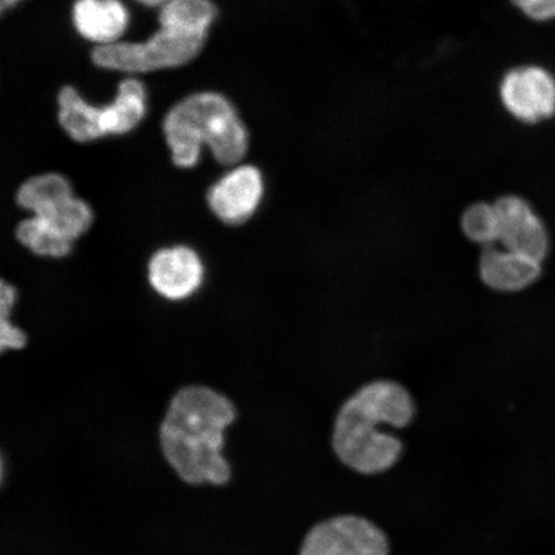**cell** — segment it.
<instances>
[{"label": "cell", "instance_id": "cell-1", "mask_svg": "<svg viewBox=\"0 0 555 555\" xmlns=\"http://www.w3.org/2000/svg\"><path fill=\"white\" fill-rule=\"evenodd\" d=\"M237 416L233 402L205 386L178 391L159 427L163 453L180 480L223 486L231 464L223 455L224 434Z\"/></svg>", "mask_w": 555, "mask_h": 555}, {"label": "cell", "instance_id": "cell-2", "mask_svg": "<svg viewBox=\"0 0 555 555\" xmlns=\"http://www.w3.org/2000/svg\"><path fill=\"white\" fill-rule=\"evenodd\" d=\"M415 414L412 395L393 380L366 384L344 402L333 428L332 447L338 460L362 475L391 469L400 460L402 443L380 426L404 428Z\"/></svg>", "mask_w": 555, "mask_h": 555}, {"label": "cell", "instance_id": "cell-3", "mask_svg": "<svg viewBox=\"0 0 555 555\" xmlns=\"http://www.w3.org/2000/svg\"><path fill=\"white\" fill-rule=\"evenodd\" d=\"M166 143L173 165L194 168L204 145L221 165H237L248 151V130L237 109L223 94L203 92L185 96L164 120Z\"/></svg>", "mask_w": 555, "mask_h": 555}, {"label": "cell", "instance_id": "cell-4", "mask_svg": "<svg viewBox=\"0 0 555 555\" xmlns=\"http://www.w3.org/2000/svg\"><path fill=\"white\" fill-rule=\"evenodd\" d=\"M145 111L147 93L142 82L134 78L122 80L115 100L103 107L92 106L69 86L62 88L59 94L61 127L79 143L130 133L142 122Z\"/></svg>", "mask_w": 555, "mask_h": 555}, {"label": "cell", "instance_id": "cell-5", "mask_svg": "<svg viewBox=\"0 0 555 555\" xmlns=\"http://www.w3.org/2000/svg\"><path fill=\"white\" fill-rule=\"evenodd\" d=\"M207 34L159 24V29L142 43L117 41L95 47L92 60L95 66L129 74L158 72L189 64L203 52Z\"/></svg>", "mask_w": 555, "mask_h": 555}, {"label": "cell", "instance_id": "cell-6", "mask_svg": "<svg viewBox=\"0 0 555 555\" xmlns=\"http://www.w3.org/2000/svg\"><path fill=\"white\" fill-rule=\"evenodd\" d=\"M498 96L505 113L520 124L551 120L555 116V75L535 64L512 67L499 81Z\"/></svg>", "mask_w": 555, "mask_h": 555}, {"label": "cell", "instance_id": "cell-7", "mask_svg": "<svg viewBox=\"0 0 555 555\" xmlns=\"http://www.w3.org/2000/svg\"><path fill=\"white\" fill-rule=\"evenodd\" d=\"M300 555H390V543L370 519L345 515L312 527Z\"/></svg>", "mask_w": 555, "mask_h": 555}, {"label": "cell", "instance_id": "cell-8", "mask_svg": "<svg viewBox=\"0 0 555 555\" xmlns=\"http://www.w3.org/2000/svg\"><path fill=\"white\" fill-rule=\"evenodd\" d=\"M263 192L261 171L253 165H240L211 185L207 204L223 223L240 225L258 211Z\"/></svg>", "mask_w": 555, "mask_h": 555}, {"label": "cell", "instance_id": "cell-9", "mask_svg": "<svg viewBox=\"0 0 555 555\" xmlns=\"http://www.w3.org/2000/svg\"><path fill=\"white\" fill-rule=\"evenodd\" d=\"M499 219L498 243L513 253L543 261L550 240L541 221L525 199L505 196L495 203Z\"/></svg>", "mask_w": 555, "mask_h": 555}, {"label": "cell", "instance_id": "cell-10", "mask_svg": "<svg viewBox=\"0 0 555 555\" xmlns=\"http://www.w3.org/2000/svg\"><path fill=\"white\" fill-rule=\"evenodd\" d=\"M204 278L203 260L190 247L173 246L159 249L150 261L151 286L168 300H184L196 294Z\"/></svg>", "mask_w": 555, "mask_h": 555}, {"label": "cell", "instance_id": "cell-11", "mask_svg": "<svg viewBox=\"0 0 555 555\" xmlns=\"http://www.w3.org/2000/svg\"><path fill=\"white\" fill-rule=\"evenodd\" d=\"M478 270L486 286L501 293H516L538 280L541 262L492 245L483 247Z\"/></svg>", "mask_w": 555, "mask_h": 555}, {"label": "cell", "instance_id": "cell-12", "mask_svg": "<svg viewBox=\"0 0 555 555\" xmlns=\"http://www.w3.org/2000/svg\"><path fill=\"white\" fill-rule=\"evenodd\" d=\"M73 20L82 38L101 47L120 41L129 13L120 0H76Z\"/></svg>", "mask_w": 555, "mask_h": 555}, {"label": "cell", "instance_id": "cell-13", "mask_svg": "<svg viewBox=\"0 0 555 555\" xmlns=\"http://www.w3.org/2000/svg\"><path fill=\"white\" fill-rule=\"evenodd\" d=\"M33 217L43 220L53 231L69 241L81 237L93 224V210L86 201L73 194L51 201L33 212Z\"/></svg>", "mask_w": 555, "mask_h": 555}, {"label": "cell", "instance_id": "cell-14", "mask_svg": "<svg viewBox=\"0 0 555 555\" xmlns=\"http://www.w3.org/2000/svg\"><path fill=\"white\" fill-rule=\"evenodd\" d=\"M217 15V7L210 0H166L162 5L158 21L159 24L208 34Z\"/></svg>", "mask_w": 555, "mask_h": 555}, {"label": "cell", "instance_id": "cell-15", "mask_svg": "<svg viewBox=\"0 0 555 555\" xmlns=\"http://www.w3.org/2000/svg\"><path fill=\"white\" fill-rule=\"evenodd\" d=\"M21 245L46 258H65L73 249V241L62 237L43 220L31 217L21 221L16 229Z\"/></svg>", "mask_w": 555, "mask_h": 555}, {"label": "cell", "instance_id": "cell-16", "mask_svg": "<svg viewBox=\"0 0 555 555\" xmlns=\"http://www.w3.org/2000/svg\"><path fill=\"white\" fill-rule=\"evenodd\" d=\"M73 193V186L64 176L50 172L30 178L21 185L16 194V201L20 207L33 214L39 207L51 203V201Z\"/></svg>", "mask_w": 555, "mask_h": 555}, {"label": "cell", "instance_id": "cell-17", "mask_svg": "<svg viewBox=\"0 0 555 555\" xmlns=\"http://www.w3.org/2000/svg\"><path fill=\"white\" fill-rule=\"evenodd\" d=\"M462 231L472 242L489 247L499 237V219L495 204H475L463 212Z\"/></svg>", "mask_w": 555, "mask_h": 555}, {"label": "cell", "instance_id": "cell-18", "mask_svg": "<svg viewBox=\"0 0 555 555\" xmlns=\"http://www.w3.org/2000/svg\"><path fill=\"white\" fill-rule=\"evenodd\" d=\"M16 301V289L11 284L2 283L0 288V319H2V327H0V349L21 350L26 345L27 338L25 333L10 321L13 305Z\"/></svg>", "mask_w": 555, "mask_h": 555}, {"label": "cell", "instance_id": "cell-19", "mask_svg": "<svg viewBox=\"0 0 555 555\" xmlns=\"http://www.w3.org/2000/svg\"><path fill=\"white\" fill-rule=\"evenodd\" d=\"M515 9L533 23L555 20V0H509Z\"/></svg>", "mask_w": 555, "mask_h": 555}, {"label": "cell", "instance_id": "cell-20", "mask_svg": "<svg viewBox=\"0 0 555 555\" xmlns=\"http://www.w3.org/2000/svg\"><path fill=\"white\" fill-rule=\"evenodd\" d=\"M21 0H0V9L4 12L5 10L12 9L13 5H16Z\"/></svg>", "mask_w": 555, "mask_h": 555}, {"label": "cell", "instance_id": "cell-21", "mask_svg": "<svg viewBox=\"0 0 555 555\" xmlns=\"http://www.w3.org/2000/svg\"><path fill=\"white\" fill-rule=\"evenodd\" d=\"M137 2L147 7H158L163 5L166 2V0H137Z\"/></svg>", "mask_w": 555, "mask_h": 555}]
</instances>
